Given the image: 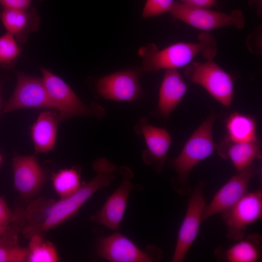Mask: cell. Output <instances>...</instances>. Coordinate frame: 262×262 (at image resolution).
Segmentation results:
<instances>
[{
    "label": "cell",
    "instance_id": "3957f363",
    "mask_svg": "<svg viewBox=\"0 0 262 262\" xmlns=\"http://www.w3.org/2000/svg\"><path fill=\"white\" fill-rule=\"evenodd\" d=\"M215 118L214 113H211L191 134L178 156L170 161L171 166L176 174L171 180L172 186L179 195L190 194L192 189L189 178L191 171L217 149L213 136Z\"/></svg>",
    "mask_w": 262,
    "mask_h": 262
},
{
    "label": "cell",
    "instance_id": "f1b7e54d",
    "mask_svg": "<svg viewBox=\"0 0 262 262\" xmlns=\"http://www.w3.org/2000/svg\"><path fill=\"white\" fill-rule=\"evenodd\" d=\"M32 0H0L4 8L27 11Z\"/></svg>",
    "mask_w": 262,
    "mask_h": 262
},
{
    "label": "cell",
    "instance_id": "4dcf8cb0",
    "mask_svg": "<svg viewBox=\"0 0 262 262\" xmlns=\"http://www.w3.org/2000/svg\"><path fill=\"white\" fill-rule=\"evenodd\" d=\"M1 84L0 82V115L2 113L5 104L2 99L1 96Z\"/></svg>",
    "mask_w": 262,
    "mask_h": 262
},
{
    "label": "cell",
    "instance_id": "d4e9b609",
    "mask_svg": "<svg viewBox=\"0 0 262 262\" xmlns=\"http://www.w3.org/2000/svg\"><path fill=\"white\" fill-rule=\"evenodd\" d=\"M14 36L7 33L0 37V63L10 64L19 54Z\"/></svg>",
    "mask_w": 262,
    "mask_h": 262
},
{
    "label": "cell",
    "instance_id": "484cf974",
    "mask_svg": "<svg viewBox=\"0 0 262 262\" xmlns=\"http://www.w3.org/2000/svg\"><path fill=\"white\" fill-rule=\"evenodd\" d=\"M176 0H147L142 17L148 18L170 12Z\"/></svg>",
    "mask_w": 262,
    "mask_h": 262
},
{
    "label": "cell",
    "instance_id": "7402d4cb",
    "mask_svg": "<svg viewBox=\"0 0 262 262\" xmlns=\"http://www.w3.org/2000/svg\"><path fill=\"white\" fill-rule=\"evenodd\" d=\"M29 240L27 262H57L60 260L57 249L51 242L46 240L42 234L31 235Z\"/></svg>",
    "mask_w": 262,
    "mask_h": 262
},
{
    "label": "cell",
    "instance_id": "9a60e30c",
    "mask_svg": "<svg viewBox=\"0 0 262 262\" xmlns=\"http://www.w3.org/2000/svg\"><path fill=\"white\" fill-rule=\"evenodd\" d=\"M135 132L142 135L147 146L142 159L147 165H153L155 171L161 173L167 160L172 143L171 137L165 129L150 124L147 119H140L135 127Z\"/></svg>",
    "mask_w": 262,
    "mask_h": 262
},
{
    "label": "cell",
    "instance_id": "9c48e42d",
    "mask_svg": "<svg viewBox=\"0 0 262 262\" xmlns=\"http://www.w3.org/2000/svg\"><path fill=\"white\" fill-rule=\"evenodd\" d=\"M121 177L119 186L107 197L101 208L90 217L91 222L104 226L114 231L119 230L126 210L131 192L136 188L133 183V173L128 167L118 169Z\"/></svg>",
    "mask_w": 262,
    "mask_h": 262
},
{
    "label": "cell",
    "instance_id": "277c9868",
    "mask_svg": "<svg viewBox=\"0 0 262 262\" xmlns=\"http://www.w3.org/2000/svg\"><path fill=\"white\" fill-rule=\"evenodd\" d=\"M42 81L54 103L59 122L76 116H91L101 119L104 108L96 103H83L71 87L62 79L45 68H41Z\"/></svg>",
    "mask_w": 262,
    "mask_h": 262
},
{
    "label": "cell",
    "instance_id": "30bf717a",
    "mask_svg": "<svg viewBox=\"0 0 262 262\" xmlns=\"http://www.w3.org/2000/svg\"><path fill=\"white\" fill-rule=\"evenodd\" d=\"M221 215L226 226L227 237L235 241L244 238L247 227L262 219V189L248 192Z\"/></svg>",
    "mask_w": 262,
    "mask_h": 262
},
{
    "label": "cell",
    "instance_id": "603a6c76",
    "mask_svg": "<svg viewBox=\"0 0 262 262\" xmlns=\"http://www.w3.org/2000/svg\"><path fill=\"white\" fill-rule=\"evenodd\" d=\"M52 185L60 198L69 196L82 186L80 171L76 167L61 169L52 174Z\"/></svg>",
    "mask_w": 262,
    "mask_h": 262
},
{
    "label": "cell",
    "instance_id": "ba28073f",
    "mask_svg": "<svg viewBox=\"0 0 262 262\" xmlns=\"http://www.w3.org/2000/svg\"><path fill=\"white\" fill-rule=\"evenodd\" d=\"M205 182H199L192 190L186 213L178 231L172 262H182L196 240L202 222L206 206L203 189Z\"/></svg>",
    "mask_w": 262,
    "mask_h": 262
},
{
    "label": "cell",
    "instance_id": "7a4b0ae2",
    "mask_svg": "<svg viewBox=\"0 0 262 262\" xmlns=\"http://www.w3.org/2000/svg\"><path fill=\"white\" fill-rule=\"evenodd\" d=\"M196 43L179 42L159 49L150 44L140 49L143 58L141 69L145 72L155 73L162 69H177L187 66L200 54L206 60H213L217 52V41L208 32L198 36Z\"/></svg>",
    "mask_w": 262,
    "mask_h": 262
},
{
    "label": "cell",
    "instance_id": "7c38bea8",
    "mask_svg": "<svg viewBox=\"0 0 262 262\" xmlns=\"http://www.w3.org/2000/svg\"><path fill=\"white\" fill-rule=\"evenodd\" d=\"M258 172L252 164L233 176L206 205L202 215V222L210 217L227 211L239 201L248 192L250 182Z\"/></svg>",
    "mask_w": 262,
    "mask_h": 262
},
{
    "label": "cell",
    "instance_id": "cb8c5ba5",
    "mask_svg": "<svg viewBox=\"0 0 262 262\" xmlns=\"http://www.w3.org/2000/svg\"><path fill=\"white\" fill-rule=\"evenodd\" d=\"M14 228L0 238V262H27L28 250L19 243Z\"/></svg>",
    "mask_w": 262,
    "mask_h": 262
},
{
    "label": "cell",
    "instance_id": "5b68a950",
    "mask_svg": "<svg viewBox=\"0 0 262 262\" xmlns=\"http://www.w3.org/2000/svg\"><path fill=\"white\" fill-rule=\"evenodd\" d=\"M97 256L111 262H153L159 261L163 255L158 247L149 245L144 249L119 232L99 238L96 242Z\"/></svg>",
    "mask_w": 262,
    "mask_h": 262
},
{
    "label": "cell",
    "instance_id": "52a82bcc",
    "mask_svg": "<svg viewBox=\"0 0 262 262\" xmlns=\"http://www.w3.org/2000/svg\"><path fill=\"white\" fill-rule=\"evenodd\" d=\"M170 13L174 19L206 32L229 26L241 29L245 26V16L239 9L226 13L191 6L177 1Z\"/></svg>",
    "mask_w": 262,
    "mask_h": 262
},
{
    "label": "cell",
    "instance_id": "8fae6325",
    "mask_svg": "<svg viewBox=\"0 0 262 262\" xmlns=\"http://www.w3.org/2000/svg\"><path fill=\"white\" fill-rule=\"evenodd\" d=\"M27 108L55 110L42 79L18 73L15 90L2 113Z\"/></svg>",
    "mask_w": 262,
    "mask_h": 262
},
{
    "label": "cell",
    "instance_id": "1f68e13d",
    "mask_svg": "<svg viewBox=\"0 0 262 262\" xmlns=\"http://www.w3.org/2000/svg\"><path fill=\"white\" fill-rule=\"evenodd\" d=\"M3 163V158L2 155L0 154V166L2 165Z\"/></svg>",
    "mask_w": 262,
    "mask_h": 262
},
{
    "label": "cell",
    "instance_id": "2e32d148",
    "mask_svg": "<svg viewBox=\"0 0 262 262\" xmlns=\"http://www.w3.org/2000/svg\"><path fill=\"white\" fill-rule=\"evenodd\" d=\"M187 86L177 69L166 70L159 93L158 109L167 118L182 100Z\"/></svg>",
    "mask_w": 262,
    "mask_h": 262
},
{
    "label": "cell",
    "instance_id": "ffe728a7",
    "mask_svg": "<svg viewBox=\"0 0 262 262\" xmlns=\"http://www.w3.org/2000/svg\"><path fill=\"white\" fill-rule=\"evenodd\" d=\"M2 22L7 33L21 40L30 30L37 29V17L33 12L4 8L1 14Z\"/></svg>",
    "mask_w": 262,
    "mask_h": 262
},
{
    "label": "cell",
    "instance_id": "4fadbf2b",
    "mask_svg": "<svg viewBox=\"0 0 262 262\" xmlns=\"http://www.w3.org/2000/svg\"><path fill=\"white\" fill-rule=\"evenodd\" d=\"M14 187L19 195L29 201L39 193L46 181V174L34 155L15 153L12 158Z\"/></svg>",
    "mask_w": 262,
    "mask_h": 262
},
{
    "label": "cell",
    "instance_id": "44dd1931",
    "mask_svg": "<svg viewBox=\"0 0 262 262\" xmlns=\"http://www.w3.org/2000/svg\"><path fill=\"white\" fill-rule=\"evenodd\" d=\"M227 137L235 142L254 141L256 136V123L251 116L235 112L226 121Z\"/></svg>",
    "mask_w": 262,
    "mask_h": 262
},
{
    "label": "cell",
    "instance_id": "5bb4252c",
    "mask_svg": "<svg viewBox=\"0 0 262 262\" xmlns=\"http://www.w3.org/2000/svg\"><path fill=\"white\" fill-rule=\"evenodd\" d=\"M139 73L134 70H122L101 77L96 90L103 98L118 101H132L141 95Z\"/></svg>",
    "mask_w": 262,
    "mask_h": 262
},
{
    "label": "cell",
    "instance_id": "e0dca14e",
    "mask_svg": "<svg viewBox=\"0 0 262 262\" xmlns=\"http://www.w3.org/2000/svg\"><path fill=\"white\" fill-rule=\"evenodd\" d=\"M217 149L221 158L230 160L237 171L249 166L256 159L262 157L260 142L258 139L246 142H235L226 137Z\"/></svg>",
    "mask_w": 262,
    "mask_h": 262
},
{
    "label": "cell",
    "instance_id": "8992f818",
    "mask_svg": "<svg viewBox=\"0 0 262 262\" xmlns=\"http://www.w3.org/2000/svg\"><path fill=\"white\" fill-rule=\"evenodd\" d=\"M184 73L192 82L202 86L221 104L230 106L234 94L232 79L213 60L192 62L187 66Z\"/></svg>",
    "mask_w": 262,
    "mask_h": 262
},
{
    "label": "cell",
    "instance_id": "4316f807",
    "mask_svg": "<svg viewBox=\"0 0 262 262\" xmlns=\"http://www.w3.org/2000/svg\"><path fill=\"white\" fill-rule=\"evenodd\" d=\"M14 212L9 208L4 198L0 196V238L13 228Z\"/></svg>",
    "mask_w": 262,
    "mask_h": 262
},
{
    "label": "cell",
    "instance_id": "ac0fdd59",
    "mask_svg": "<svg viewBox=\"0 0 262 262\" xmlns=\"http://www.w3.org/2000/svg\"><path fill=\"white\" fill-rule=\"evenodd\" d=\"M262 237L250 234L227 249L218 247L214 253L218 260L227 262H257L262 258Z\"/></svg>",
    "mask_w": 262,
    "mask_h": 262
},
{
    "label": "cell",
    "instance_id": "d6986e66",
    "mask_svg": "<svg viewBox=\"0 0 262 262\" xmlns=\"http://www.w3.org/2000/svg\"><path fill=\"white\" fill-rule=\"evenodd\" d=\"M59 122L57 113L46 111L40 114L31 129L35 154L54 149Z\"/></svg>",
    "mask_w": 262,
    "mask_h": 262
},
{
    "label": "cell",
    "instance_id": "83f0119b",
    "mask_svg": "<svg viewBox=\"0 0 262 262\" xmlns=\"http://www.w3.org/2000/svg\"><path fill=\"white\" fill-rule=\"evenodd\" d=\"M246 45L249 51L255 55L262 53V28L260 25L246 40Z\"/></svg>",
    "mask_w": 262,
    "mask_h": 262
},
{
    "label": "cell",
    "instance_id": "6da1fadb",
    "mask_svg": "<svg viewBox=\"0 0 262 262\" xmlns=\"http://www.w3.org/2000/svg\"><path fill=\"white\" fill-rule=\"evenodd\" d=\"M92 167L96 174L72 195L59 200L39 197L30 201L24 209L14 212L13 227L28 239L42 234L75 215L98 190L108 186L115 179L116 166L105 158L96 159Z\"/></svg>",
    "mask_w": 262,
    "mask_h": 262
},
{
    "label": "cell",
    "instance_id": "f546056e",
    "mask_svg": "<svg viewBox=\"0 0 262 262\" xmlns=\"http://www.w3.org/2000/svg\"><path fill=\"white\" fill-rule=\"evenodd\" d=\"M179 2L191 6L209 8L215 6L216 0H178Z\"/></svg>",
    "mask_w": 262,
    "mask_h": 262
}]
</instances>
